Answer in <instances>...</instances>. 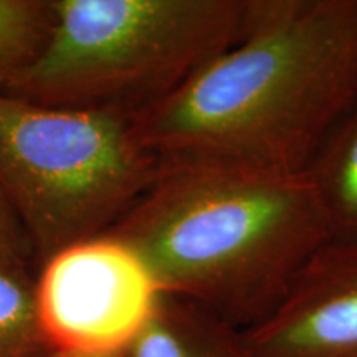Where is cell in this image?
<instances>
[{"label":"cell","instance_id":"obj_1","mask_svg":"<svg viewBox=\"0 0 357 357\" xmlns=\"http://www.w3.org/2000/svg\"><path fill=\"white\" fill-rule=\"evenodd\" d=\"M357 102V0H250L242 38L132 114L159 160L301 174Z\"/></svg>","mask_w":357,"mask_h":357},{"label":"cell","instance_id":"obj_2","mask_svg":"<svg viewBox=\"0 0 357 357\" xmlns=\"http://www.w3.org/2000/svg\"><path fill=\"white\" fill-rule=\"evenodd\" d=\"M159 162L149 189L105 235L141 258L160 293L242 331L260 324L331 242L310 176Z\"/></svg>","mask_w":357,"mask_h":357},{"label":"cell","instance_id":"obj_3","mask_svg":"<svg viewBox=\"0 0 357 357\" xmlns=\"http://www.w3.org/2000/svg\"><path fill=\"white\" fill-rule=\"evenodd\" d=\"M50 35L0 89L53 108L137 114L242 38L250 0H50Z\"/></svg>","mask_w":357,"mask_h":357},{"label":"cell","instance_id":"obj_4","mask_svg":"<svg viewBox=\"0 0 357 357\" xmlns=\"http://www.w3.org/2000/svg\"><path fill=\"white\" fill-rule=\"evenodd\" d=\"M159 164L132 114L53 108L0 89V194L40 265L113 229Z\"/></svg>","mask_w":357,"mask_h":357},{"label":"cell","instance_id":"obj_5","mask_svg":"<svg viewBox=\"0 0 357 357\" xmlns=\"http://www.w3.org/2000/svg\"><path fill=\"white\" fill-rule=\"evenodd\" d=\"M40 266L35 311L55 351L124 354L160 296L141 258L109 235L61 250Z\"/></svg>","mask_w":357,"mask_h":357},{"label":"cell","instance_id":"obj_6","mask_svg":"<svg viewBox=\"0 0 357 357\" xmlns=\"http://www.w3.org/2000/svg\"><path fill=\"white\" fill-rule=\"evenodd\" d=\"M260 357H357V240H331L273 314L243 331Z\"/></svg>","mask_w":357,"mask_h":357},{"label":"cell","instance_id":"obj_7","mask_svg":"<svg viewBox=\"0 0 357 357\" xmlns=\"http://www.w3.org/2000/svg\"><path fill=\"white\" fill-rule=\"evenodd\" d=\"M124 357H260L242 329L197 303L160 293Z\"/></svg>","mask_w":357,"mask_h":357},{"label":"cell","instance_id":"obj_8","mask_svg":"<svg viewBox=\"0 0 357 357\" xmlns=\"http://www.w3.org/2000/svg\"><path fill=\"white\" fill-rule=\"evenodd\" d=\"M311 178L331 240H357V102L339 121L312 158Z\"/></svg>","mask_w":357,"mask_h":357},{"label":"cell","instance_id":"obj_9","mask_svg":"<svg viewBox=\"0 0 357 357\" xmlns=\"http://www.w3.org/2000/svg\"><path fill=\"white\" fill-rule=\"evenodd\" d=\"M33 287L26 268L0 270V357H50L55 352L38 324Z\"/></svg>","mask_w":357,"mask_h":357},{"label":"cell","instance_id":"obj_10","mask_svg":"<svg viewBox=\"0 0 357 357\" xmlns=\"http://www.w3.org/2000/svg\"><path fill=\"white\" fill-rule=\"evenodd\" d=\"M52 24L50 0H0V88L32 63Z\"/></svg>","mask_w":357,"mask_h":357},{"label":"cell","instance_id":"obj_11","mask_svg":"<svg viewBox=\"0 0 357 357\" xmlns=\"http://www.w3.org/2000/svg\"><path fill=\"white\" fill-rule=\"evenodd\" d=\"M32 258V250L26 242L24 230L0 194V270L26 268Z\"/></svg>","mask_w":357,"mask_h":357},{"label":"cell","instance_id":"obj_12","mask_svg":"<svg viewBox=\"0 0 357 357\" xmlns=\"http://www.w3.org/2000/svg\"><path fill=\"white\" fill-rule=\"evenodd\" d=\"M50 357H124V354H113V356H91V354H77V352H61V351H55Z\"/></svg>","mask_w":357,"mask_h":357}]
</instances>
